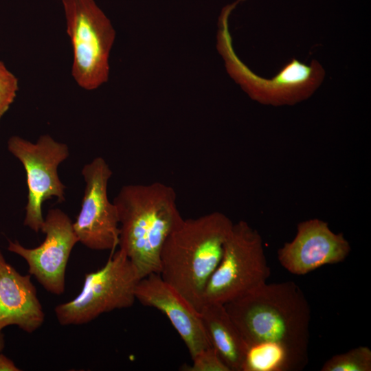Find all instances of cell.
I'll return each mask as SVG.
<instances>
[{"label":"cell","instance_id":"obj_5","mask_svg":"<svg viewBox=\"0 0 371 371\" xmlns=\"http://www.w3.org/2000/svg\"><path fill=\"white\" fill-rule=\"evenodd\" d=\"M270 274L258 232L244 221L233 223L221 261L204 291L203 304H225L267 282Z\"/></svg>","mask_w":371,"mask_h":371},{"label":"cell","instance_id":"obj_3","mask_svg":"<svg viewBox=\"0 0 371 371\" xmlns=\"http://www.w3.org/2000/svg\"><path fill=\"white\" fill-rule=\"evenodd\" d=\"M232 225V221L218 212L183 218L164 243L160 276L198 311Z\"/></svg>","mask_w":371,"mask_h":371},{"label":"cell","instance_id":"obj_4","mask_svg":"<svg viewBox=\"0 0 371 371\" xmlns=\"http://www.w3.org/2000/svg\"><path fill=\"white\" fill-rule=\"evenodd\" d=\"M142 279L137 269L121 250L112 254L105 265L85 274L80 293L56 306L62 326L87 324L100 315L134 304L137 285Z\"/></svg>","mask_w":371,"mask_h":371},{"label":"cell","instance_id":"obj_1","mask_svg":"<svg viewBox=\"0 0 371 371\" xmlns=\"http://www.w3.org/2000/svg\"><path fill=\"white\" fill-rule=\"evenodd\" d=\"M224 306L247 348L262 346L281 350L292 371L307 364L311 308L296 283L265 282Z\"/></svg>","mask_w":371,"mask_h":371},{"label":"cell","instance_id":"obj_17","mask_svg":"<svg viewBox=\"0 0 371 371\" xmlns=\"http://www.w3.org/2000/svg\"><path fill=\"white\" fill-rule=\"evenodd\" d=\"M18 90V79L0 60V120L14 102Z\"/></svg>","mask_w":371,"mask_h":371},{"label":"cell","instance_id":"obj_15","mask_svg":"<svg viewBox=\"0 0 371 371\" xmlns=\"http://www.w3.org/2000/svg\"><path fill=\"white\" fill-rule=\"evenodd\" d=\"M371 350L360 346L335 355L326 361L321 371H370Z\"/></svg>","mask_w":371,"mask_h":371},{"label":"cell","instance_id":"obj_7","mask_svg":"<svg viewBox=\"0 0 371 371\" xmlns=\"http://www.w3.org/2000/svg\"><path fill=\"white\" fill-rule=\"evenodd\" d=\"M219 47L230 75L249 96L263 104H293L308 98L324 77L321 65L313 60L308 65L296 58L285 64L271 79L254 74L236 56L228 30H221Z\"/></svg>","mask_w":371,"mask_h":371},{"label":"cell","instance_id":"obj_12","mask_svg":"<svg viewBox=\"0 0 371 371\" xmlns=\"http://www.w3.org/2000/svg\"><path fill=\"white\" fill-rule=\"evenodd\" d=\"M135 297L142 304L155 308L168 317L191 358L212 346L199 311L165 282L159 273L142 278L137 285Z\"/></svg>","mask_w":371,"mask_h":371},{"label":"cell","instance_id":"obj_13","mask_svg":"<svg viewBox=\"0 0 371 371\" xmlns=\"http://www.w3.org/2000/svg\"><path fill=\"white\" fill-rule=\"evenodd\" d=\"M31 275H22L0 251V332L15 325L32 333L45 321V313Z\"/></svg>","mask_w":371,"mask_h":371},{"label":"cell","instance_id":"obj_9","mask_svg":"<svg viewBox=\"0 0 371 371\" xmlns=\"http://www.w3.org/2000/svg\"><path fill=\"white\" fill-rule=\"evenodd\" d=\"M86 183L81 210L73 223L78 242L93 250L114 251L120 242L117 207L110 202L107 186L112 171L102 157L84 166Z\"/></svg>","mask_w":371,"mask_h":371},{"label":"cell","instance_id":"obj_6","mask_svg":"<svg viewBox=\"0 0 371 371\" xmlns=\"http://www.w3.org/2000/svg\"><path fill=\"white\" fill-rule=\"evenodd\" d=\"M62 2L73 49L72 76L81 88L95 89L109 78L114 29L93 0Z\"/></svg>","mask_w":371,"mask_h":371},{"label":"cell","instance_id":"obj_16","mask_svg":"<svg viewBox=\"0 0 371 371\" xmlns=\"http://www.w3.org/2000/svg\"><path fill=\"white\" fill-rule=\"evenodd\" d=\"M191 359L193 361L192 364L184 365L181 370L185 371H230L212 346L203 349Z\"/></svg>","mask_w":371,"mask_h":371},{"label":"cell","instance_id":"obj_8","mask_svg":"<svg viewBox=\"0 0 371 371\" xmlns=\"http://www.w3.org/2000/svg\"><path fill=\"white\" fill-rule=\"evenodd\" d=\"M8 148L26 172L28 194L23 224L38 232L44 222L43 203L53 197L60 203L65 200V186L58 177V167L68 157L69 148L43 135L36 143L12 136L8 139Z\"/></svg>","mask_w":371,"mask_h":371},{"label":"cell","instance_id":"obj_2","mask_svg":"<svg viewBox=\"0 0 371 371\" xmlns=\"http://www.w3.org/2000/svg\"><path fill=\"white\" fill-rule=\"evenodd\" d=\"M121 249L142 278L159 273L164 243L183 220L174 188L161 182L124 186L113 201Z\"/></svg>","mask_w":371,"mask_h":371},{"label":"cell","instance_id":"obj_10","mask_svg":"<svg viewBox=\"0 0 371 371\" xmlns=\"http://www.w3.org/2000/svg\"><path fill=\"white\" fill-rule=\"evenodd\" d=\"M41 231L44 241L34 248H26L9 240L8 249L22 257L28 272L48 292L60 295L65 289V271L71 252L78 238L71 218L61 210H49Z\"/></svg>","mask_w":371,"mask_h":371},{"label":"cell","instance_id":"obj_14","mask_svg":"<svg viewBox=\"0 0 371 371\" xmlns=\"http://www.w3.org/2000/svg\"><path fill=\"white\" fill-rule=\"evenodd\" d=\"M200 315L211 346L230 371H242L247 347L224 304L204 303Z\"/></svg>","mask_w":371,"mask_h":371},{"label":"cell","instance_id":"obj_19","mask_svg":"<svg viewBox=\"0 0 371 371\" xmlns=\"http://www.w3.org/2000/svg\"><path fill=\"white\" fill-rule=\"evenodd\" d=\"M5 346L4 336L1 332H0V352L3 350Z\"/></svg>","mask_w":371,"mask_h":371},{"label":"cell","instance_id":"obj_18","mask_svg":"<svg viewBox=\"0 0 371 371\" xmlns=\"http://www.w3.org/2000/svg\"><path fill=\"white\" fill-rule=\"evenodd\" d=\"M21 370L14 363L5 355L0 352V371Z\"/></svg>","mask_w":371,"mask_h":371},{"label":"cell","instance_id":"obj_11","mask_svg":"<svg viewBox=\"0 0 371 371\" xmlns=\"http://www.w3.org/2000/svg\"><path fill=\"white\" fill-rule=\"evenodd\" d=\"M350 250L341 233L335 234L327 223L313 218L297 225L294 238L278 249V260L291 273L302 276L344 261Z\"/></svg>","mask_w":371,"mask_h":371}]
</instances>
